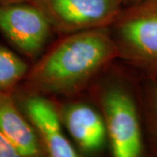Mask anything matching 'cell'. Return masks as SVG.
<instances>
[{
  "label": "cell",
  "instance_id": "obj_1",
  "mask_svg": "<svg viewBox=\"0 0 157 157\" xmlns=\"http://www.w3.org/2000/svg\"><path fill=\"white\" fill-rule=\"evenodd\" d=\"M116 58L109 27L64 35L29 69L18 86L45 96L73 95Z\"/></svg>",
  "mask_w": 157,
  "mask_h": 157
},
{
  "label": "cell",
  "instance_id": "obj_2",
  "mask_svg": "<svg viewBox=\"0 0 157 157\" xmlns=\"http://www.w3.org/2000/svg\"><path fill=\"white\" fill-rule=\"evenodd\" d=\"M109 29L118 58L157 78V0L123 7Z\"/></svg>",
  "mask_w": 157,
  "mask_h": 157
},
{
  "label": "cell",
  "instance_id": "obj_3",
  "mask_svg": "<svg viewBox=\"0 0 157 157\" xmlns=\"http://www.w3.org/2000/svg\"><path fill=\"white\" fill-rule=\"evenodd\" d=\"M113 155L140 156L143 150L137 106L124 86L107 85L99 94Z\"/></svg>",
  "mask_w": 157,
  "mask_h": 157
},
{
  "label": "cell",
  "instance_id": "obj_4",
  "mask_svg": "<svg viewBox=\"0 0 157 157\" xmlns=\"http://www.w3.org/2000/svg\"><path fill=\"white\" fill-rule=\"evenodd\" d=\"M53 32L67 34L109 27L123 8L122 0H33Z\"/></svg>",
  "mask_w": 157,
  "mask_h": 157
},
{
  "label": "cell",
  "instance_id": "obj_5",
  "mask_svg": "<svg viewBox=\"0 0 157 157\" xmlns=\"http://www.w3.org/2000/svg\"><path fill=\"white\" fill-rule=\"evenodd\" d=\"M52 32L45 12L33 1L0 4V33L23 56L37 59Z\"/></svg>",
  "mask_w": 157,
  "mask_h": 157
},
{
  "label": "cell",
  "instance_id": "obj_6",
  "mask_svg": "<svg viewBox=\"0 0 157 157\" xmlns=\"http://www.w3.org/2000/svg\"><path fill=\"white\" fill-rule=\"evenodd\" d=\"M17 105L33 127L44 151L52 157L78 156L62 131L59 112L44 94L17 86L13 91Z\"/></svg>",
  "mask_w": 157,
  "mask_h": 157
},
{
  "label": "cell",
  "instance_id": "obj_7",
  "mask_svg": "<svg viewBox=\"0 0 157 157\" xmlns=\"http://www.w3.org/2000/svg\"><path fill=\"white\" fill-rule=\"evenodd\" d=\"M62 124L78 147L92 153L101 149L107 140L104 118L94 107L83 102L69 103L59 110Z\"/></svg>",
  "mask_w": 157,
  "mask_h": 157
},
{
  "label": "cell",
  "instance_id": "obj_8",
  "mask_svg": "<svg viewBox=\"0 0 157 157\" xmlns=\"http://www.w3.org/2000/svg\"><path fill=\"white\" fill-rule=\"evenodd\" d=\"M0 130L22 157L43 155L39 136L17 105L13 92L0 91Z\"/></svg>",
  "mask_w": 157,
  "mask_h": 157
},
{
  "label": "cell",
  "instance_id": "obj_9",
  "mask_svg": "<svg viewBox=\"0 0 157 157\" xmlns=\"http://www.w3.org/2000/svg\"><path fill=\"white\" fill-rule=\"evenodd\" d=\"M29 69L21 57L0 42V91L13 92L25 78Z\"/></svg>",
  "mask_w": 157,
  "mask_h": 157
},
{
  "label": "cell",
  "instance_id": "obj_10",
  "mask_svg": "<svg viewBox=\"0 0 157 157\" xmlns=\"http://www.w3.org/2000/svg\"><path fill=\"white\" fill-rule=\"evenodd\" d=\"M144 94L148 128L157 151V78L147 77L144 84Z\"/></svg>",
  "mask_w": 157,
  "mask_h": 157
},
{
  "label": "cell",
  "instance_id": "obj_11",
  "mask_svg": "<svg viewBox=\"0 0 157 157\" xmlns=\"http://www.w3.org/2000/svg\"><path fill=\"white\" fill-rule=\"evenodd\" d=\"M0 157H22L17 147L0 130Z\"/></svg>",
  "mask_w": 157,
  "mask_h": 157
},
{
  "label": "cell",
  "instance_id": "obj_12",
  "mask_svg": "<svg viewBox=\"0 0 157 157\" xmlns=\"http://www.w3.org/2000/svg\"><path fill=\"white\" fill-rule=\"evenodd\" d=\"M33 0H0V4H12V3H21V2H30Z\"/></svg>",
  "mask_w": 157,
  "mask_h": 157
},
{
  "label": "cell",
  "instance_id": "obj_13",
  "mask_svg": "<svg viewBox=\"0 0 157 157\" xmlns=\"http://www.w3.org/2000/svg\"><path fill=\"white\" fill-rule=\"evenodd\" d=\"M140 1H142V0H122V4H123V7H125V6H130V5H133V4L138 3Z\"/></svg>",
  "mask_w": 157,
  "mask_h": 157
}]
</instances>
